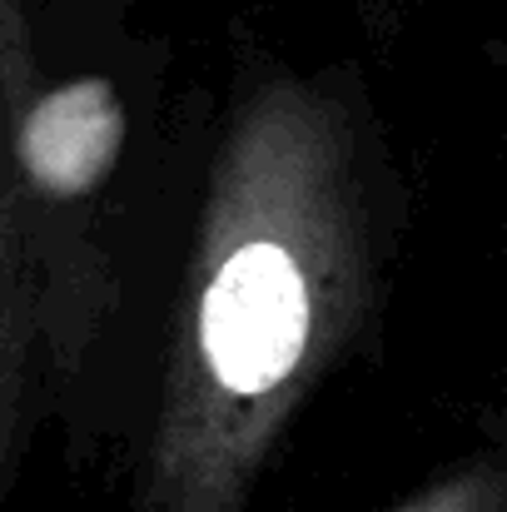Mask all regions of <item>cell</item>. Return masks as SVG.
Instances as JSON below:
<instances>
[{"label": "cell", "instance_id": "cell-5", "mask_svg": "<svg viewBox=\"0 0 507 512\" xmlns=\"http://www.w3.org/2000/svg\"><path fill=\"white\" fill-rule=\"evenodd\" d=\"M40 60H35V40H30V20L20 0H0V120L35 90L40 80Z\"/></svg>", "mask_w": 507, "mask_h": 512}, {"label": "cell", "instance_id": "cell-1", "mask_svg": "<svg viewBox=\"0 0 507 512\" xmlns=\"http://www.w3.org/2000/svg\"><path fill=\"white\" fill-rule=\"evenodd\" d=\"M388 204V150L343 70H264L234 95L120 512H249L383 309Z\"/></svg>", "mask_w": 507, "mask_h": 512}, {"label": "cell", "instance_id": "cell-3", "mask_svg": "<svg viewBox=\"0 0 507 512\" xmlns=\"http://www.w3.org/2000/svg\"><path fill=\"white\" fill-rule=\"evenodd\" d=\"M45 388L40 324H35V284L20 244V214L5 160V120H0V498L15 473V453L30 428V403Z\"/></svg>", "mask_w": 507, "mask_h": 512}, {"label": "cell", "instance_id": "cell-4", "mask_svg": "<svg viewBox=\"0 0 507 512\" xmlns=\"http://www.w3.org/2000/svg\"><path fill=\"white\" fill-rule=\"evenodd\" d=\"M378 512H507V463L498 448H473L418 478Z\"/></svg>", "mask_w": 507, "mask_h": 512}, {"label": "cell", "instance_id": "cell-2", "mask_svg": "<svg viewBox=\"0 0 507 512\" xmlns=\"http://www.w3.org/2000/svg\"><path fill=\"white\" fill-rule=\"evenodd\" d=\"M130 110L105 70L35 80L5 115V160L20 214V244L35 284L45 388H70L115 314V269L100 229L125 160Z\"/></svg>", "mask_w": 507, "mask_h": 512}]
</instances>
